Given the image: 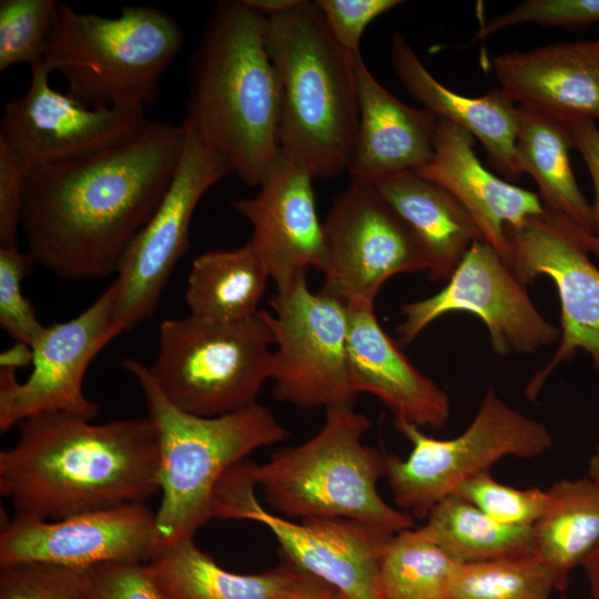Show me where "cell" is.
I'll use <instances>...</instances> for the list:
<instances>
[{
	"instance_id": "obj_1",
	"label": "cell",
	"mask_w": 599,
	"mask_h": 599,
	"mask_svg": "<svg viewBox=\"0 0 599 599\" xmlns=\"http://www.w3.org/2000/svg\"><path fill=\"white\" fill-rule=\"evenodd\" d=\"M184 142L182 125L148 119L105 149L28 171L21 227L34 263L68 281L118 272L162 201Z\"/></svg>"
},
{
	"instance_id": "obj_2",
	"label": "cell",
	"mask_w": 599,
	"mask_h": 599,
	"mask_svg": "<svg viewBox=\"0 0 599 599\" xmlns=\"http://www.w3.org/2000/svg\"><path fill=\"white\" fill-rule=\"evenodd\" d=\"M0 453V494L14 518L57 520L146 502L160 491L158 436L146 417L93 424L62 412L18 425Z\"/></svg>"
},
{
	"instance_id": "obj_3",
	"label": "cell",
	"mask_w": 599,
	"mask_h": 599,
	"mask_svg": "<svg viewBox=\"0 0 599 599\" xmlns=\"http://www.w3.org/2000/svg\"><path fill=\"white\" fill-rule=\"evenodd\" d=\"M265 17L245 0L219 1L190 57L181 125L260 186L278 146L282 87L266 51Z\"/></svg>"
},
{
	"instance_id": "obj_4",
	"label": "cell",
	"mask_w": 599,
	"mask_h": 599,
	"mask_svg": "<svg viewBox=\"0 0 599 599\" xmlns=\"http://www.w3.org/2000/svg\"><path fill=\"white\" fill-rule=\"evenodd\" d=\"M264 41L282 87L280 150L313 179L339 177L358 129L355 54L334 40L315 1L265 17Z\"/></svg>"
},
{
	"instance_id": "obj_5",
	"label": "cell",
	"mask_w": 599,
	"mask_h": 599,
	"mask_svg": "<svg viewBox=\"0 0 599 599\" xmlns=\"http://www.w3.org/2000/svg\"><path fill=\"white\" fill-rule=\"evenodd\" d=\"M121 364L139 382L158 436L162 496L155 511L156 554L193 537L213 518L214 491L230 468L290 434L260 403L216 417L186 413L163 395L142 363L126 358Z\"/></svg>"
},
{
	"instance_id": "obj_6",
	"label": "cell",
	"mask_w": 599,
	"mask_h": 599,
	"mask_svg": "<svg viewBox=\"0 0 599 599\" xmlns=\"http://www.w3.org/2000/svg\"><path fill=\"white\" fill-rule=\"evenodd\" d=\"M183 44L182 26L158 8L125 6L105 18L59 1L42 63L88 106L145 111Z\"/></svg>"
},
{
	"instance_id": "obj_7",
	"label": "cell",
	"mask_w": 599,
	"mask_h": 599,
	"mask_svg": "<svg viewBox=\"0 0 599 599\" xmlns=\"http://www.w3.org/2000/svg\"><path fill=\"white\" fill-rule=\"evenodd\" d=\"M321 429L297 446L274 453L252 475L266 501L283 517L347 518L396 534L413 517L377 490L385 455L363 443L370 420L354 407L325 410Z\"/></svg>"
},
{
	"instance_id": "obj_8",
	"label": "cell",
	"mask_w": 599,
	"mask_h": 599,
	"mask_svg": "<svg viewBox=\"0 0 599 599\" xmlns=\"http://www.w3.org/2000/svg\"><path fill=\"white\" fill-rule=\"evenodd\" d=\"M272 344L265 309L231 323L189 314L161 323L159 352L149 372L177 408L216 417L257 403L271 379Z\"/></svg>"
},
{
	"instance_id": "obj_9",
	"label": "cell",
	"mask_w": 599,
	"mask_h": 599,
	"mask_svg": "<svg viewBox=\"0 0 599 599\" xmlns=\"http://www.w3.org/2000/svg\"><path fill=\"white\" fill-rule=\"evenodd\" d=\"M413 446L406 458L385 455V478L397 506L426 519L444 498L505 456L535 458L552 445L548 428L507 405L489 387L470 425L457 437L437 439L419 426L394 420Z\"/></svg>"
},
{
	"instance_id": "obj_10",
	"label": "cell",
	"mask_w": 599,
	"mask_h": 599,
	"mask_svg": "<svg viewBox=\"0 0 599 599\" xmlns=\"http://www.w3.org/2000/svg\"><path fill=\"white\" fill-rule=\"evenodd\" d=\"M252 461H241L219 483L212 517L251 520L275 537L283 561L319 578L352 599H379L377 578L393 532L347 518L294 522L266 510L255 495Z\"/></svg>"
},
{
	"instance_id": "obj_11",
	"label": "cell",
	"mask_w": 599,
	"mask_h": 599,
	"mask_svg": "<svg viewBox=\"0 0 599 599\" xmlns=\"http://www.w3.org/2000/svg\"><path fill=\"white\" fill-rule=\"evenodd\" d=\"M265 309L275 349L274 396L302 409L354 407L347 366V307L309 290L306 273L277 290Z\"/></svg>"
},
{
	"instance_id": "obj_12",
	"label": "cell",
	"mask_w": 599,
	"mask_h": 599,
	"mask_svg": "<svg viewBox=\"0 0 599 599\" xmlns=\"http://www.w3.org/2000/svg\"><path fill=\"white\" fill-rule=\"evenodd\" d=\"M323 231L319 292L345 305H374L394 275L429 270L419 241L373 184L351 181L333 200Z\"/></svg>"
},
{
	"instance_id": "obj_13",
	"label": "cell",
	"mask_w": 599,
	"mask_h": 599,
	"mask_svg": "<svg viewBox=\"0 0 599 599\" xmlns=\"http://www.w3.org/2000/svg\"><path fill=\"white\" fill-rule=\"evenodd\" d=\"M182 128L185 142L174 176L154 214L129 245L116 272L115 336L154 315L173 268L189 248L196 205L213 185L233 175L224 156Z\"/></svg>"
},
{
	"instance_id": "obj_14",
	"label": "cell",
	"mask_w": 599,
	"mask_h": 599,
	"mask_svg": "<svg viewBox=\"0 0 599 599\" xmlns=\"http://www.w3.org/2000/svg\"><path fill=\"white\" fill-rule=\"evenodd\" d=\"M585 233L547 207L519 227H505L508 266L515 276L525 285L538 276L549 277L561 307L558 348L528 383L526 394L530 399L552 370L578 351L587 353L599 369V268L589 257Z\"/></svg>"
},
{
	"instance_id": "obj_15",
	"label": "cell",
	"mask_w": 599,
	"mask_h": 599,
	"mask_svg": "<svg viewBox=\"0 0 599 599\" xmlns=\"http://www.w3.org/2000/svg\"><path fill=\"white\" fill-rule=\"evenodd\" d=\"M450 312L479 317L500 356L532 354L560 337V328L540 314L526 285L485 241L469 247L438 293L402 306L398 342L413 343L429 324Z\"/></svg>"
},
{
	"instance_id": "obj_16",
	"label": "cell",
	"mask_w": 599,
	"mask_h": 599,
	"mask_svg": "<svg viewBox=\"0 0 599 599\" xmlns=\"http://www.w3.org/2000/svg\"><path fill=\"white\" fill-rule=\"evenodd\" d=\"M118 290L113 282L78 316L44 326L31 345L32 372L23 383L16 369L0 367V430L40 413L62 412L93 420L100 406L83 393L94 357L113 339Z\"/></svg>"
},
{
	"instance_id": "obj_17",
	"label": "cell",
	"mask_w": 599,
	"mask_h": 599,
	"mask_svg": "<svg viewBox=\"0 0 599 599\" xmlns=\"http://www.w3.org/2000/svg\"><path fill=\"white\" fill-rule=\"evenodd\" d=\"M27 91L6 102L0 140L28 171L105 149L140 129L143 110L91 108L51 87V71L30 67Z\"/></svg>"
},
{
	"instance_id": "obj_18",
	"label": "cell",
	"mask_w": 599,
	"mask_h": 599,
	"mask_svg": "<svg viewBox=\"0 0 599 599\" xmlns=\"http://www.w3.org/2000/svg\"><path fill=\"white\" fill-rule=\"evenodd\" d=\"M155 545V511L146 502L57 520L13 517L0 534V565L43 564L83 572L105 562L146 564Z\"/></svg>"
},
{
	"instance_id": "obj_19",
	"label": "cell",
	"mask_w": 599,
	"mask_h": 599,
	"mask_svg": "<svg viewBox=\"0 0 599 599\" xmlns=\"http://www.w3.org/2000/svg\"><path fill=\"white\" fill-rule=\"evenodd\" d=\"M313 176L278 150L253 197L231 205L252 225L248 241L276 288L287 286L309 267L322 271L324 231L318 220Z\"/></svg>"
},
{
	"instance_id": "obj_20",
	"label": "cell",
	"mask_w": 599,
	"mask_h": 599,
	"mask_svg": "<svg viewBox=\"0 0 599 599\" xmlns=\"http://www.w3.org/2000/svg\"><path fill=\"white\" fill-rule=\"evenodd\" d=\"M499 88L519 105L566 123L599 121V40L495 55Z\"/></svg>"
},
{
	"instance_id": "obj_21",
	"label": "cell",
	"mask_w": 599,
	"mask_h": 599,
	"mask_svg": "<svg viewBox=\"0 0 599 599\" xmlns=\"http://www.w3.org/2000/svg\"><path fill=\"white\" fill-rule=\"evenodd\" d=\"M347 307V366L356 394L369 393L393 413L394 420L441 428L449 415L447 394L424 375L383 329L372 304Z\"/></svg>"
},
{
	"instance_id": "obj_22",
	"label": "cell",
	"mask_w": 599,
	"mask_h": 599,
	"mask_svg": "<svg viewBox=\"0 0 599 599\" xmlns=\"http://www.w3.org/2000/svg\"><path fill=\"white\" fill-rule=\"evenodd\" d=\"M474 145L470 133L438 118L433 156L414 173L451 193L471 215L484 241L508 265L505 227H519L542 213L545 206L537 193L489 172L478 160Z\"/></svg>"
},
{
	"instance_id": "obj_23",
	"label": "cell",
	"mask_w": 599,
	"mask_h": 599,
	"mask_svg": "<svg viewBox=\"0 0 599 599\" xmlns=\"http://www.w3.org/2000/svg\"><path fill=\"white\" fill-rule=\"evenodd\" d=\"M358 129L347 173L352 181L374 183L389 174L416 171L434 153L438 118L409 106L387 91L372 74L361 53L355 54Z\"/></svg>"
},
{
	"instance_id": "obj_24",
	"label": "cell",
	"mask_w": 599,
	"mask_h": 599,
	"mask_svg": "<svg viewBox=\"0 0 599 599\" xmlns=\"http://www.w3.org/2000/svg\"><path fill=\"white\" fill-rule=\"evenodd\" d=\"M390 62L408 94L439 119L470 133L485 149L491 166L508 182L520 179L516 160L519 106L500 89L481 97L456 93L437 81L420 62L408 41L394 32Z\"/></svg>"
},
{
	"instance_id": "obj_25",
	"label": "cell",
	"mask_w": 599,
	"mask_h": 599,
	"mask_svg": "<svg viewBox=\"0 0 599 599\" xmlns=\"http://www.w3.org/2000/svg\"><path fill=\"white\" fill-rule=\"evenodd\" d=\"M423 246L429 280H449L469 247L484 241L468 211L440 185L412 171L372 183Z\"/></svg>"
},
{
	"instance_id": "obj_26",
	"label": "cell",
	"mask_w": 599,
	"mask_h": 599,
	"mask_svg": "<svg viewBox=\"0 0 599 599\" xmlns=\"http://www.w3.org/2000/svg\"><path fill=\"white\" fill-rule=\"evenodd\" d=\"M145 566L162 599H275L301 572L285 561L261 573L231 572L193 537L161 549Z\"/></svg>"
},
{
	"instance_id": "obj_27",
	"label": "cell",
	"mask_w": 599,
	"mask_h": 599,
	"mask_svg": "<svg viewBox=\"0 0 599 599\" xmlns=\"http://www.w3.org/2000/svg\"><path fill=\"white\" fill-rule=\"evenodd\" d=\"M518 106L516 160L520 173L535 180L545 207L592 234V206L571 169L569 152L575 142L568 124L540 111Z\"/></svg>"
},
{
	"instance_id": "obj_28",
	"label": "cell",
	"mask_w": 599,
	"mask_h": 599,
	"mask_svg": "<svg viewBox=\"0 0 599 599\" xmlns=\"http://www.w3.org/2000/svg\"><path fill=\"white\" fill-rule=\"evenodd\" d=\"M268 271L250 242L233 250L197 255L187 277L190 315L231 323L255 315L266 290Z\"/></svg>"
},
{
	"instance_id": "obj_29",
	"label": "cell",
	"mask_w": 599,
	"mask_h": 599,
	"mask_svg": "<svg viewBox=\"0 0 599 599\" xmlns=\"http://www.w3.org/2000/svg\"><path fill=\"white\" fill-rule=\"evenodd\" d=\"M548 494L549 505L534 525L535 554L561 591L571 570L581 566L599 542V494L587 476L561 479Z\"/></svg>"
},
{
	"instance_id": "obj_30",
	"label": "cell",
	"mask_w": 599,
	"mask_h": 599,
	"mask_svg": "<svg viewBox=\"0 0 599 599\" xmlns=\"http://www.w3.org/2000/svg\"><path fill=\"white\" fill-rule=\"evenodd\" d=\"M423 531L460 564L535 554L532 527L500 524L457 494L440 500Z\"/></svg>"
},
{
	"instance_id": "obj_31",
	"label": "cell",
	"mask_w": 599,
	"mask_h": 599,
	"mask_svg": "<svg viewBox=\"0 0 599 599\" xmlns=\"http://www.w3.org/2000/svg\"><path fill=\"white\" fill-rule=\"evenodd\" d=\"M457 561L423 529L394 534L382 557L379 599H448Z\"/></svg>"
},
{
	"instance_id": "obj_32",
	"label": "cell",
	"mask_w": 599,
	"mask_h": 599,
	"mask_svg": "<svg viewBox=\"0 0 599 599\" xmlns=\"http://www.w3.org/2000/svg\"><path fill=\"white\" fill-rule=\"evenodd\" d=\"M555 578L536 555L458 562L448 599H550Z\"/></svg>"
},
{
	"instance_id": "obj_33",
	"label": "cell",
	"mask_w": 599,
	"mask_h": 599,
	"mask_svg": "<svg viewBox=\"0 0 599 599\" xmlns=\"http://www.w3.org/2000/svg\"><path fill=\"white\" fill-rule=\"evenodd\" d=\"M55 0L0 1V71L42 61L55 19Z\"/></svg>"
},
{
	"instance_id": "obj_34",
	"label": "cell",
	"mask_w": 599,
	"mask_h": 599,
	"mask_svg": "<svg viewBox=\"0 0 599 599\" xmlns=\"http://www.w3.org/2000/svg\"><path fill=\"white\" fill-rule=\"evenodd\" d=\"M494 520L509 526L532 527L549 505L548 490L515 488L497 481L489 470L465 480L455 493Z\"/></svg>"
},
{
	"instance_id": "obj_35",
	"label": "cell",
	"mask_w": 599,
	"mask_h": 599,
	"mask_svg": "<svg viewBox=\"0 0 599 599\" xmlns=\"http://www.w3.org/2000/svg\"><path fill=\"white\" fill-rule=\"evenodd\" d=\"M0 599H90L84 572L43 564L0 565Z\"/></svg>"
},
{
	"instance_id": "obj_36",
	"label": "cell",
	"mask_w": 599,
	"mask_h": 599,
	"mask_svg": "<svg viewBox=\"0 0 599 599\" xmlns=\"http://www.w3.org/2000/svg\"><path fill=\"white\" fill-rule=\"evenodd\" d=\"M34 264L28 252L0 248V325L17 342L30 347L44 328L31 301L22 294V282Z\"/></svg>"
},
{
	"instance_id": "obj_37",
	"label": "cell",
	"mask_w": 599,
	"mask_h": 599,
	"mask_svg": "<svg viewBox=\"0 0 599 599\" xmlns=\"http://www.w3.org/2000/svg\"><path fill=\"white\" fill-rule=\"evenodd\" d=\"M599 22V0H524L480 26L473 42L519 24L578 30Z\"/></svg>"
},
{
	"instance_id": "obj_38",
	"label": "cell",
	"mask_w": 599,
	"mask_h": 599,
	"mask_svg": "<svg viewBox=\"0 0 599 599\" xmlns=\"http://www.w3.org/2000/svg\"><path fill=\"white\" fill-rule=\"evenodd\" d=\"M403 3L402 0L315 1L331 35L352 54L361 53L359 43L366 27Z\"/></svg>"
},
{
	"instance_id": "obj_39",
	"label": "cell",
	"mask_w": 599,
	"mask_h": 599,
	"mask_svg": "<svg viewBox=\"0 0 599 599\" xmlns=\"http://www.w3.org/2000/svg\"><path fill=\"white\" fill-rule=\"evenodd\" d=\"M83 572L90 599H162L145 564L105 562Z\"/></svg>"
},
{
	"instance_id": "obj_40",
	"label": "cell",
	"mask_w": 599,
	"mask_h": 599,
	"mask_svg": "<svg viewBox=\"0 0 599 599\" xmlns=\"http://www.w3.org/2000/svg\"><path fill=\"white\" fill-rule=\"evenodd\" d=\"M27 170L0 140V248L17 247L26 192Z\"/></svg>"
},
{
	"instance_id": "obj_41",
	"label": "cell",
	"mask_w": 599,
	"mask_h": 599,
	"mask_svg": "<svg viewBox=\"0 0 599 599\" xmlns=\"http://www.w3.org/2000/svg\"><path fill=\"white\" fill-rule=\"evenodd\" d=\"M575 142V148L585 161L595 191L592 206V234L599 231V128L596 122L576 121L567 123Z\"/></svg>"
},
{
	"instance_id": "obj_42",
	"label": "cell",
	"mask_w": 599,
	"mask_h": 599,
	"mask_svg": "<svg viewBox=\"0 0 599 599\" xmlns=\"http://www.w3.org/2000/svg\"><path fill=\"white\" fill-rule=\"evenodd\" d=\"M338 590L324 580L300 572L275 599H336Z\"/></svg>"
},
{
	"instance_id": "obj_43",
	"label": "cell",
	"mask_w": 599,
	"mask_h": 599,
	"mask_svg": "<svg viewBox=\"0 0 599 599\" xmlns=\"http://www.w3.org/2000/svg\"><path fill=\"white\" fill-rule=\"evenodd\" d=\"M32 349L24 343L17 342L0 355V367L16 369L32 364Z\"/></svg>"
},
{
	"instance_id": "obj_44",
	"label": "cell",
	"mask_w": 599,
	"mask_h": 599,
	"mask_svg": "<svg viewBox=\"0 0 599 599\" xmlns=\"http://www.w3.org/2000/svg\"><path fill=\"white\" fill-rule=\"evenodd\" d=\"M580 567H582L588 581L590 599H599V542Z\"/></svg>"
},
{
	"instance_id": "obj_45",
	"label": "cell",
	"mask_w": 599,
	"mask_h": 599,
	"mask_svg": "<svg viewBox=\"0 0 599 599\" xmlns=\"http://www.w3.org/2000/svg\"><path fill=\"white\" fill-rule=\"evenodd\" d=\"M296 1L297 0H245L250 7L264 17L282 12L295 4Z\"/></svg>"
},
{
	"instance_id": "obj_46",
	"label": "cell",
	"mask_w": 599,
	"mask_h": 599,
	"mask_svg": "<svg viewBox=\"0 0 599 599\" xmlns=\"http://www.w3.org/2000/svg\"><path fill=\"white\" fill-rule=\"evenodd\" d=\"M587 477L599 494V444L596 446L595 453L589 458Z\"/></svg>"
},
{
	"instance_id": "obj_47",
	"label": "cell",
	"mask_w": 599,
	"mask_h": 599,
	"mask_svg": "<svg viewBox=\"0 0 599 599\" xmlns=\"http://www.w3.org/2000/svg\"><path fill=\"white\" fill-rule=\"evenodd\" d=\"M585 242L589 253L599 261V231L593 234L585 233Z\"/></svg>"
},
{
	"instance_id": "obj_48",
	"label": "cell",
	"mask_w": 599,
	"mask_h": 599,
	"mask_svg": "<svg viewBox=\"0 0 599 599\" xmlns=\"http://www.w3.org/2000/svg\"><path fill=\"white\" fill-rule=\"evenodd\" d=\"M336 599H352V598H349V597H347V596H345V595H343V593L338 592V595H337V598H336Z\"/></svg>"
}]
</instances>
